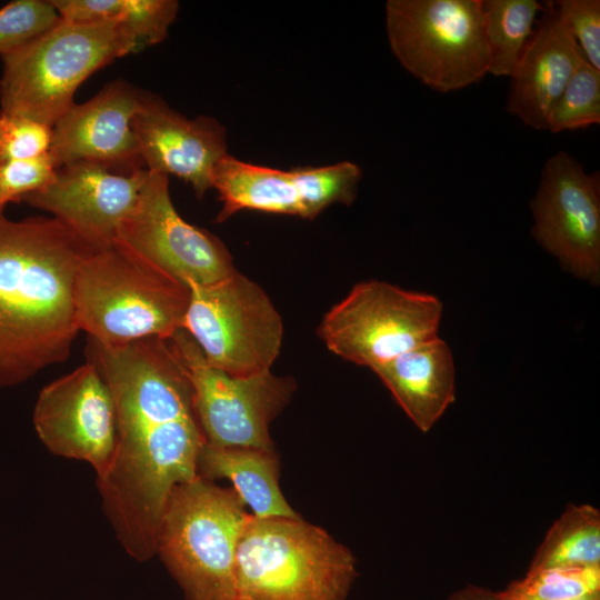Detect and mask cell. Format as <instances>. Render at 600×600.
<instances>
[{
	"mask_svg": "<svg viewBox=\"0 0 600 600\" xmlns=\"http://www.w3.org/2000/svg\"><path fill=\"white\" fill-rule=\"evenodd\" d=\"M353 553L302 518L250 514L237 547L234 600H347Z\"/></svg>",
	"mask_w": 600,
	"mask_h": 600,
	"instance_id": "obj_4",
	"label": "cell"
},
{
	"mask_svg": "<svg viewBox=\"0 0 600 600\" xmlns=\"http://www.w3.org/2000/svg\"><path fill=\"white\" fill-rule=\"evenodd\" d=\"M148 170L116 172L89 161L66 164L53 179L21 202L44 210L96 249L116 243L134 209Z\"/></svg>",
	"mask_w": 600,
	"mask_h": 600,
	"instance_id": "obj_15",
	"label": "cell"
},
{
	"mask_svg": "<svg viewBox=\"0 0 600 600\" xmlns=\"http://www.w3.org/2000/svg\"><path fill=\"white\" fill-rule=\"evenodd\" d=\"M442 310L433 294L368 280L324 314L318 334L336 356L373 370L437 338Z\"/></svg>",
	"mask_w": 600,
	"mask_h": 600,
	"instance_id": "obj_9",
	"label": "cell"
},
{
	"mask_svg": "<svg viewBox=\"0 0 600 600\" xmlns=\"http://www.w3.org/2000/svg\"><path fill=\"white\" fill-rule=\"evenodd\" d=\"M117 444L97 479L103 511L126 552L137 561L157 553L161 517L172 489L198 477L204 442L192 387L176 366L157 359L128 363L109 379Z\"/></svg>",
	"mask_w": 600,
	"mask_h": 600,
	"instance_id": "obj_1",
	"label": "cell"
},
{
	"mask_svg": "<svg viewBox=\"0 0 600 600\" xmlns=\"http://www.w3.org/2000/svg\"><path fill=\"white\" fill-rule=\"evenodd\" d=\"M138 51L121 18L72 22L60 19L24 47L0 57V111L51 127L76 103L92 73Z\"/></svg>",
	"mask_w": 600,
	"mask_h": 600,
	"instance_id": "obj_5",
	"label": "cell"
},
{
	"mask_svg": "<svg viewBox=\"0 0 600 600\" xmlns=\"http://www.w3.org/2000/svg\"><path fill=\"white\" fill-rule=\"evenodd\" d=\"M600 593V566H560L528 570L498 594L501 600H576Z\"/></svg>",
	"mask_w": 600,
	"mask_h": 600,
	"instance_id": "obj_23",
	"label": "cell"
},
{
	"mask_svg": "<svg viewBox=\"0 0 600 600\" xmlns=\"http://www.w3.org/2000/svg\"><path fill=\"white\" fill-rule=\"evenodd\" d=\"M386 28L397 60L433 90H460L488 73L482 0H389Z\"/></svg>",
	"mask_w": 600,
	"mask_h": 600,
	"instance_id": "obj_7",
	"label": "cell"
},
{
	"mask_svg": "<svg viewBox=\"0 0 600 600\" xmlns=\"http://www.w3.org/2000/svg\"><path fill=\"white\" fill-rule=\"evenodd\" d=\"M169 341L189 377L204 442L219 448L274 451L269 426L290 402L297 388L294 380L271 370L230 376L210 366L183 329Z\"/></svg>",
	"mask_w": 600,
	"mask_h": 600,
	"instance_id": "obj_10",
	"label": "cell"
},
{
	"mask_svg": "<svg viewBox=\"0 0 600 600\" xmlns=\"http://www.w3.org/2000/svg\"><path fill=\"white\" fill-rule=\"evenodd\" d=\"M576 600H600V593L590 594V596L579 598Z\"/></svg>",
	"mask_w": 600,
	"mask_h": 600,
	"instance_id": "obj_31",
	"label": "cell"
},
{
	"mask_svg": "<svg viewBox=\"0 0 600 600\" xmlns=\"http://www.w3.org/2000/svg\"><path fill=\"white\" fill-rule=\"evenodd\" d=\"M117 241L186 284L213 283L237 271L221 240L178 213L169 177L149 170Z\"/></svg>",
	"mask_w": 600,
	"mask_h": 600,
	"instance_id": "obj_13",
	"label": "cell"
},
{
	"mask_svg": "<svg viewBox=\"0 0 600 600\" xmlns=\"http://www.w3.org/2000/svg\"><path fill=\"white\" fill-rule=\"evenodd\" d=\"M50 0H13L0 8V57L30 43L60 21Z\"/></svg>",
	"mask_w": 600,
	"mask_h": 600,
	"instance_id": "obj_25",
	"label": "cell"
},
{
	"mask_svg": "<svg viewBox=\"0 0 600 600\" xmlns=\"http://www.w3.org/2000/svg\"><path fill=\"white\" fill-rule=\"evenodd\" d=\"M33 424L51 453L88 462L98 479L108 472L117 444L116 407L108 383L92 361L43 387L34 406Z\"/></svg>",
	"mask_w": 600,
	"mask_h": 600,
	"instance_id": "obj_14",
	"label": "cell"
},
{
	"mask_svg": "<svg viewBox=\"0 0 600 600\" xmlns=\"http://www.w3.org/2000/svg\"><path fill=\"white\" fill-rule=\"evenodd\" d=\"M176 0H111L110 18L122 19L133 37L138 51L167 38L169 27L177 18Z\"/></svg>",
	"mask_w": 600,
	"mask_h": 600,
	"instance_id": "obj_26",
	"label": "cell"
},
{
	"mask_svg": "<svg viewBox=\"0 0 600 600\" xmlns=\"http://www.w3.org/2000/svg\"><path fill=\"white\" fill-rule=\"evenodd\" d=\"M182 329L207 362L230 376L270 371L283 341L282 318L267 292L234 271L209 284H187Z\"/></svg>",
	"mask_w": 600,
	"mask_h": 600,
	"instance_id": "obj_8",
	"label": "cell"
},
{
	"mask_svg": "<svg viewBox=\"0 0 600 600\" xmlns=\"http://www.w3.org/2000/svg\"><path fill=\"white\" fill-rule=\"evenodd\" d=\"M56 170L48 156L0 163V214L9 203L21 202L26 196L48 184Z\"/></svg>",
	"mask_w": 600,
	"mask_h": 600,
	"instance_id": "obj_29",
	"label": "cell"
},
{
	"mask_svg": "<svg viewBox=\"0 0 600 600\" xmlns=\"http://www.w3.org/2000/svg\"><path fill=\"white\" fill-rule=\"evenodd\" d=\"M361 178V168L351 161L281 170L227 153L212 172V189L222 202L216 222L242 210L312 220L332 204L350 206Z\"/></svg>",
	"mask_w": 600,
	"mask_h": 600,
	"instance_id": "obj_11",
	"label": "cell"
},
{
	"mask_svg": "<svg viewBox=\"0 0 600 600\" xmlns=\"http://www.w3.org/2000/svg\"><path fill=\"white\" fill-rule=\"evenodd\" d=\"M600 123V70L587 60L574 71L550 109L546 129L553 133Z\"/></svg>",
	"mask_w": 600,
	"mask_h": 600,
	"instance_id": "obj_24",
	"label": "cell"
},
{
	"mask_svg": "<svg viewBox=\"0 0 600 600\" xmlns=\"http://www.w3.org/2000/svg\"><path fill=\"white\" fill-rule=\"evenodd\" d=\"M140 98L141 90L117 79L74 103L53 126L48 153L53 167L89 161L124 171L144 168L132 129Z\"/></svg>",
	"mask_w": 600,
	"mask_h": 600,
	"instance_id": "obj_17",
	"label": "cell"
},
{
	"mask_svg": "<svg viewBox=\"0 0 600 600\" xmlns=\"http://www.w3.org/2000/svg\"><path fill=\"white\" fill-rule=\"evenodd\" d=\"M447 600H501V598L498 592L469 584L451 593Z\"/></svg>",
	"mask_w": 600,
	"mask_h": 600,
	"instance_id": "obj_30",
	"label": "cell"
},
{
	"mask_svg": "<svg viewBox=\"0 0 600 600\" xmlns=\"http://www.w3.org/2000/svg\"><path fill=\"white\" fill-rule=\"evenodd\" d=\"M584 60L549 2L511 76L507 111L533 129H546L550 109Z\"/></svg>",
	"mask_w": 600,
	"mask_h": 600,
	"instance_id": "obj_18",
	"label": "cell"
},
{
	"mask_svg": "<svg viewBox=\"0 0 600 600\" xmlns=\"http://www.w3.org/2000/svg\"><path fill=\"white\" fill-rule=\"evenodd\" d=\"M551 3L587 61L600 70V1L560 0Z\"/></svg>",
	"mask_w": 600,
	"mask_h": 600,
	"instance_id": "obj_28",
	"label": "cell"
},
{
	"mask_svg": "<svg viewBox=\"0 0 600 600\" xmlns=\"http://www.w3.org/2000/svg\"><path fill=\"white\" fill-rule=\"evenodd\" d=\"M539 11L543 12L544 6L536 0H482L488 73L513 74L533 34Z\"/></svg>",
	"mask_w": 600,
	"mask_h": 600,
	"instance_id": "obj_21",
	"label": "cell"
},
{
	"mask_svg": "<svg viewBox=\"0 0 600 600\" xmlns=\"http://www.w3.org/2000/svg\"><path fill=\"white\" fill-rule=\"evenodd\" d=\"M197 473L207 480L227 478L257 518H300L279 487L276 451L250 448H219L203 442Z\"/></svg>",
	"mask_w": 600,
	"mask_h": 600,
	"instance_id": "obj_20",
	"label": "cell"
},
{
	"mask_svg": "<svg viewBox=\"0 0 600 600\" xmlns=\"http://www.w3.org/2000/svg\"><path fill=\"white\" fill-rule=\"evenodd\" d=\"M234 489L197 477L167 500L157 553L186 600H234L237 547L250 517Z\"/></svg>",
	"mask_w": 600,
	"mask_h": 600,
	"instance_id": "obj_6",
	"label": "cell"
},
{
	"mask_svg": "<svg viewBox=\"0 0 600 600\" xmlns=\"http://www.w3.org/2000/svg\"><path fill=\"white\" fill-rule=\"evenodd\" d=\"M53 127L0 111V163L47 157Z\"/></svg>",
	"mask_w": 600,
	"mask_h": 600,
	"instance_id": "obj_27",
	"label": "cell"
},
{
	"mask_svg": "<svg viewBox=\"0 0 600 600\" xmlns=\"http://www.w3.org/2000/svg\"><path fill=\"white\" fill-rule=\"evenodd\" d=\"M132 129L147 170L184 180L199 199L212 189L213 169L228 153L227 130L217 119H189L141 91Z\"/></svg>",
	"mask_w": 600,
	"mask_h": 600,
	"instance_id": "obj_16",
	"label": "cell"
},
{
	"mask_svg": "<svg viewBox=\"0 0 600 600\" xmlns=\"http://www.w3.org/2000/svg\"><path fill=\"white\" fill-rule=\"evenodd\" d=\"M372 371L421 432H428L456 400L453 356L439 337Z\"/></svg>",
	"mask_w": 600,
	"mask_h": 600,
	"instance_id": "obj_19",
	"label": "cell"
},
{
	"mask_svg": "<svg viewBox=\"0 0 600 600\" xmlns=\"http://www.w3.org/2000/svg\"><path fill=\"white\" fill-rule=\"evenodd\" d=\"M560 566H600V511L596 507L568 504L547 531L528 570Z\"/></svg>",
	"mask_w": 600,
	"mask_h": 600,
	"instance_id": "obj_22",
	"label": "cell"
},
{
	"mask_svg": "<svg viewBox=\"0 0 600 600\" xmlns=\"http://www.w3.org/2000/svg\"><path fill=\"white\" fill-rule=\"evenodd\" d=\"M96 250L53 217L0 214V388L69 358L74 278Z\"/></svg>",
	"mask_w": 600,
	"mask_h": 600,
	"instance_id": "obj_2",
	"label": "cell"
},
{
	"mask_svg": "<svg viewBox=\"0 0 600 600\" xmlns=\"http://www.w3.org/2000/svg\"><path fill=\"white\" fill-rule=\"evenodd\" d=\"M189 299L184 282L118 241L91 252L73 283L78 328L103 346L171 338L182 329Z\"/></svg>",
	"mask_w": 600,
	"mask_h": 600,
	"instance_id": "obj_3",
	"label": "cell"
},
{
	"mask_svg": "<svg viewBox=\"0 0 600 600\" xmlns=\"http://www.w3.org/2000/svg\"><path fill=\"white\" fill-rule=\"evenodd\" d=\"M532 237L577 278L600 280V174L564 151L551 156L531 200Z\"/></svg>",
	"mask_w": 600,
	"mask_h": 600,
	"instance_id": "obj_12",
	"label": "cell"
}]
</instances>
